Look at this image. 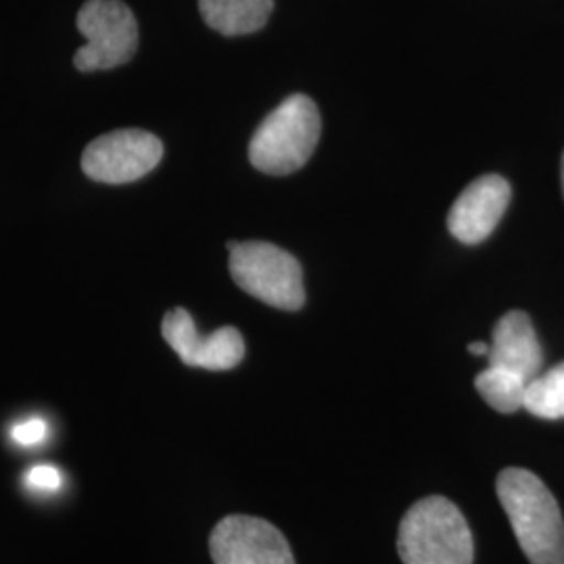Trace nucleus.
I'll return each instance as SVG.
<instances>
[{
  "mask_svg": "<svg viewBox=\"0 0 564 564\" xmlns=\"http://www.w3.org/2000/svg\"><path fill=\"white\" fill-rule=\"evenodd\" d=\"M542 364L544 351L531 318L521 310L505 314L494 326L487 366L505 368L531 383L542 372Z\"/></svg>",
  "mask_w": 564,
  "mask_h": 564,
  "instance_id": "10",
  "label": "nucleus"
},
{
  "mask_svg": "<svg viewBox=\"0 0 564 564\" xmlns=\"http://www.w3.org/2000/svg\"><path fill=\"white\" fill-rule=\"evenodd\" d=\"M25 485L39 494H55L63 485V475L53 464H39L25 473Z\"/></svg>",
  "mask_w": 564,
  "mask_h": 564,
  "instance_id": "14",
  "label": "nucleus"
},
{
  "mask_svg": "<svg viewBox=\"0 0 564 564\" xmlns=\"http://www.w3.org/2000/svg\"><path fill=\"white\" fill-rule=\"evenodd\" d=\"M468 351L473 354V356H487L489 354V345L484 341H475L468 345Z\"/></svg>",
  "mask_w": 564,
  "mask_h": 564,
  "instance_id": "16",
  "label": "nucleus"
},
{
  "mask_svg": "<svg viewBox=\"0 0 564 564\" xmlns=\"http://www.w3.org/2000/svg\"><path fill=\"white\" fill-rule=\"evenodd\" d=\"M11 437L15 444L21 447H36V445L44 444L48 437V424L42 421L39 416L28 419L23 423H18L11 431Z\"/></svg>",
  "mask_w": 564,
  "mask_h": 564,
  "instance_id": "15",
  "label": "nucleus"
},
{
  "mask_svg": "<svg viewBox=\"0 0 564 564\" xmlns=\"http://www.w3.org/2000/svg\"><path fill=\"white\" fill-rule=\"evenodd\" d=\"M214 564H295L286 538L260 517L230 514L209 535Z\"/></svg>",
  "mask_w": 564,
  "mask_h": 564,
  "instance_id": "7",
  "label": "nucleus"
},
{
  "mask_svg": "<svg viewBox=\"0 0 564 564\" xmlns=\"http://www.w3.org/2000/svg\"><path fill=\"white\" fill-rule=\"evenodd\" d=\"M274 0H199L205 23L223 36L260 32L270 20Z\"/></svg>",
  "mask_w": 564,
  "mask_h": 564,
  "instance_id": "11",
  "label": "nucleus"
},
{
  "mask_svg": "<svg viewBox=\"0 0 564 564\" xmlns=\"http://www.w3.org/2000/svg\"><path fill=\"white\" fill-rule=\"evenodd\" d=\"M78 30L86 44L74 55L78 72H105L120 67L139 48L134 13L121 0H88L78 13Z\"/></svg>",
  "mask_w": 564,
  "mask_h": 564,
  "instance_id": "5",
  "label": "nucleus"
},
{
  "mask_svg": "<svg viewBox=\"0 0 564 564\" xmlns=\"http://www.w3.org/2000/svg\"><path fill=\"white\" fill-rule=\"evenodd\" d=\"M510 195V184L498 174L470 182L449 209L447 228L452 237L464 245L484 242L505 218Z\"/></svg>",
  "mask_w": 564,
  "mask_h": 564,
  "instance_id": "9",
  "label": "nucleus"
},
{
  "mask_svg": "<svg viewBox=\"0 0 564 564\" xmlns=\"http://www.w3.org/2000/svg\"><path fill=\"white\" fill-rule=\"evenodd\" d=\"M162 335L182 364L193 368L223 372L237 368L245 358V339L235 326L202 335L184 307H174L163 316Z\"/></svg>",
  "mask_w": 564,
  "mask_h": 564,
  "instance_id": "8",
  "label": "nucleus"
},
{
  "mask_svg": "<svg viewBox=\"0 0 564 564\" xmlns=\"http://www.w3.org/2000/svg\"><path fill=\"white\" fill-rule=\"evenodd\" d=\"M228 251L232 281L245 293L276 310H302L303 270L289 251L265 241L228 242Z\"/></svg>",
  "mask_w": 564,
  "mask_h": 564,
  "instance_id": "4",
  "label": "nucleus"
},
{
  "mask_svg": "<svg viewBox=\"0 0 564 564\" xmlns=\"http://www.w3.org/2000/svg\"><path fill=\"white\" fill-rule=\"evenodd\" d=\"M321 113L305 95L282 101L256 130L249 142V162L270 176L297 172L321 141Z\"/></svg>",
  "mask_w": 564,
  "mask_h": 564,
  "instance_id": "3",
  "label": "nucleus"
},
{
  "mask_svg": "<svg viewBox=\"0 0 564 564\" xmlns=\"http://www.w3.org/2000/svg\"><path fill=\"white\" fill-rule=\"evenodd\" d=\"M163 142L139 128L102 134L82 153V170L90 181L126 184L147 176L162 162Z\"/></svg>",
  "mask_w": 564,
  "mask_h": 564,
  "instance_id": "6",
  "label": "nucleus"
},
{
  "mask_svg": "<svg viewBox=\"0 0 564 564\" xmlns=\"http://www.w3.org/2000/svg\"><path fill=\"white\" fill-rule=\"evenodd\" d=\"M563 191H564V155H563Z\"/></svg>",
  "mask_w": 564,
  "mask_h": 564,
  "instance_id": "17",
  "label": "nucleus"
},
{
  "mask_svg": "<svg viewBox=\"0 0 564 564\" xmlns=\"http://www.w3.org/2000/svg\"><path fill=\"white\" fill-rule=\"evenodd\" d=\"M527 384L523 377L498 366H487L475 379V387L485 403L500 414H514L523 410Z\"/></svg>",
  "mask_w": 564,
  "mask_h": 564,
  "instance_id": "12",
  "label": "nucleus"
},
{
  "mask_svg": "<svg viewBox=\"0 0 564 564\" xmlns=\"http://www.w3.org/2000/svg\"><path fill=\"white\" fill-rule=\"evenodd\" d=\"M523 410L542 421L564 419V362L556 364L544 375L540 372L527 384Z\"/></svg>",
  "mask_w": 564,
  "mask_h": 564,
  "instance_id": "13",
  "label": "nucleus"
},
{
  "mask_svg": "<svg viewBox=\"0 0 564 564\" xmlns=\"http://www.w3.org/2000/svg\"><path fill=\"white\" fill-rule=\"evenodd\" d=\"M398 554L403 564H473L475 542L460 508L429 496L403 514Z\"/></svg>",
  "mask_w": 564,
  "mask_h": 564,
  "instance_id": "2",
  "label": "nucleus"
},
{
  "mask_svg": "<svg viewBox=\"0 0 564 564\" xmlns=\"http://www.w3.org/2000/svg\"><path fill=\"white\" fill-rule=\"evenodd\" d=\"M498 500L531 564H564V519L544 481L519 466L505 468L496 481Z\"/></svg>",
  "mask_w": 564,
  "mask_h": 564,
  "instance_id": "1",
  "label": "nucleus"
}]
</instances>
